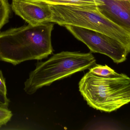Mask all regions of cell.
<instances>
[{
    "mask_svg": "<svg viewBox=\"0 0 130 130\" xmlns=\"http://www.w3.org/2000/svg\"><path fill=\"white\" fill-rule=\"evenodd\" d=\"M53 23L11 28L0 33V61L14 66L41 60L52 53Z\"/></svg>",
    "mask_w": 130,
    "mask_h": 130,
    "instance_id": "6da1fadb",
    "label": "cell"
},
{
    "mask_svg": "<svg viewBox=\"0 0 130 130\" xmlns=\"http://www.w3.org/2000/svg\"><path fill=\"white\" fill-rule=\"evenodd\" d=\"M78 85L84 100L96 110L111 113L130 103V78L124 73L104 78L89 71Z\"/></svg>",
    "mask_w": 130,
    "mask_h": 130,
    "instance_id": "7a4b0ae2",
    "label": "cell"
},
{
    "mask_svg": "<svg viewBox=\"0 0 130 130\" xmlns=\"http://www.w3.org/2000/svg\"><path fill=\"white\" fill-rule=\"evenodd\" d=\"M96 62L91 52L63 51L54 54L46 61L37 63L24 82V89L27 94H33L43 87L89 69Z\"/></svg>",
    "mask_w": 130,
    "mask_h": 130,
    "instance_id": "3957f363",
    "label": "cell"
},
{
    "mask_svg": "<svg viewBox=\"0 0 130 130\" xmlns=\"http://www.w3.org/2000/svg\"><path fill=\"white\" fill-rule=\"evenodd\" d=\"M50 22L60 26L72 25L105 34L120 41L130 50V32L105 16L98 7L49 5Z\"/></svg>",
    "mask_w": 130,
    "mask_h": 130,
    "instance_id": "277c9868",
    "label": "cell"
},
{
    "mask_svg": "<svg viewBox=\"0 0 130 130\" xmlns=\"http://www.w3.org/2000/svg\"><path fill=\"white\" fill-rule=\"evenodd\" d=\"M67 29L94 53L110 57L115 63L125 62L130 50L122 43L105 34L92 30L72 25H66Z\"/></svg>",
    "mask_w": 130,
    "mask_h": 130,
    "instance_id": "5b68a950",
    "label": "cell"
},
{
    "mask_svg": "<svg viewBox=\"0 0 130 130\" xmlns=\"http://www.w3.org/2000/svg\"><path fill=\"white\" fill-rule=\"evenodd\" d=\"M11 7L17 15L32 26L50 22L52 18L48 5L26 0H12Z\"/></svg>",
    "mask_w": 130,
    "mask_h": 130,
    "instance_id": "8992f818",
    "label": "cell"
},
{
    "mask_svg": "<svg viewBox=\"0 0 130 130\" xmlns=\"http://www.w3.org/2000/svg\"><path fill=\"white\" fill-rule=\"evenodd\" d=\"M98 8L105 16L130 32V0H102Z\"/></svg>",
    "mask_w": 130,
    "mask_h": 130,
    "instance_id": "52a82bcc",
    "label": "cell"
},
{
    "mask_svg": "<svg viewBox=\"0 0 130 130\" xmlns=\"http://www.w3.org/2000/svg\"><path fill=\"white\" fill-rule=\"evenodd\" d=\"M34 3L45 4L50 5L97 7L104 4L102 0H26Z\"/></svg>",
    "mask_w": 130,
    "mask_h": 130,
    "instance_id": "ba28073f",
    "label": "cell"
},
{
    "mask_svg": "<svg viewBox=\"0 0 130 130\" xmlns=\"http://www.w3.org/2000/svg\"><path fill=\"white\" fill-rule=\"evenodd\" d=\"M89 69L94 75L104 78L114 77L119 74L107 65H102L96 64Z\"/></svg>",
    "mask_w": 130,
    "mask_h": 130,
    "instance_id": "9c48e42d",
    "label": "cell"
},
{
    "mask_svg": "<svg viewBox=\"0 0 130 130\" xmlns=\"http://www.w3.org/2000/svg\"><path fill=\"white\" fill-rule=\"evenodd\" d=\"M10 7L8 0H0V30L9 21Z\"/></svg>",
    "mask_w": 130,
    "mask_h": 130,
    "instance_id": "30bf717a",
    "label": "cell"
},
{
    "mask_svg": "<svg viewBox=\"0 0 130 130\" xmlns=\"http://www.w3.org/2000/svg\"><path fill=\"white\" fill-rule=\"evenodd\" d=\"M13 116L12 111L8 108L0 107V127L5 126Z\"/></svg>",
    "mask_w": 130,
    "mask_h": 130,
    "instance_id": "8fae6325",
    "label": "cell"
},
{
    "mask_svg": "<svg viewBox=\"0 0 130 130\" xmlns=\"http://www.w3.org/2000/svg\"><path fill=\"white\" fill-rule=\"evenodd\" d=\"M10 102V100L8 98L7 95L0 91V107L8 108Z\"/></svg>",
    "mask_w": 130,
    "mask_h": 130,
    "instance_id": "7c38bea8",
    "label": "cell"
},
{
    "mask_svg": "<svg viewBox=\"0 0 130 130\" xmlns=\"http://www.w3.org/2000/svg\"><path fill=\"white\" fill-rule=\"evenodd\" d=\"M0 91L7 95V89L5 79L3 76L2 71L0 70Z\"/></svg>",
    "mask_w": 130,
    "mask_h": 130,
    "instance_id": "4fadbf2b",
    "label": "cell"
},
{
    "mask_svg": "<svg viewBox=\"0 0 130 130\" xmlns=\"http://www.w3.org/2000/svg\"><path fill=\"white\" fill-rule=\"evenodd\" d=\"M119 1H121V0H119Z\"/></svg>",
    "mask_w": 130,
    "mask_h": 130,
    "instance_id": "5bb4252c",
    "label": "cell"
}]
</instances>
